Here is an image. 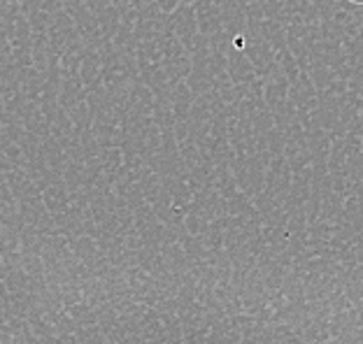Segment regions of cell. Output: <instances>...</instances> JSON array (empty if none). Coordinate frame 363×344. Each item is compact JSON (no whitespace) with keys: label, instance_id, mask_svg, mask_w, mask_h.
<instances>
[{"label":"cell","instance_id":"1","mask_svg":"<svg viewBox=\"0 0 363 344\" xmlns=\"http://www.w3.org/2000/svg\"><path fill=\"white\" fill-rule=\"evenodd\" d=\"M350 3H359V5H361V3H363V0H350Z\"/></svg>","mask_w":363,"mask_h":344}]
</instances>
